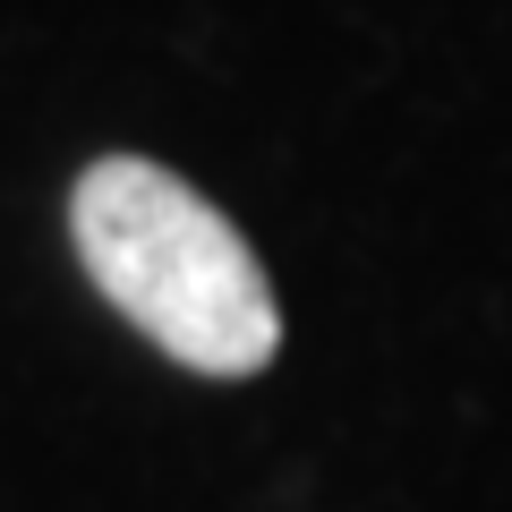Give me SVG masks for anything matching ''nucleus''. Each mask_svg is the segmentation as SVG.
Masks as SVG:
<instances>
[{
  "label": "nucleus",
  "instance_id": "nucleus-1",
  "mask_svg": "<svg viewBox=\"0 0 512 512\" xmlns=\"http://www.w3.org/2000/svg\"><path fill=\"white\" fill-rule=\"evenodd\" d=\"M69 248L86 282L188 376H265L282 350V299L248 231L205 188L146 154H103L69 188Z\"/></svg>",
  "mask_w": 512,
  "mask_h": 512
}]
</instances>
